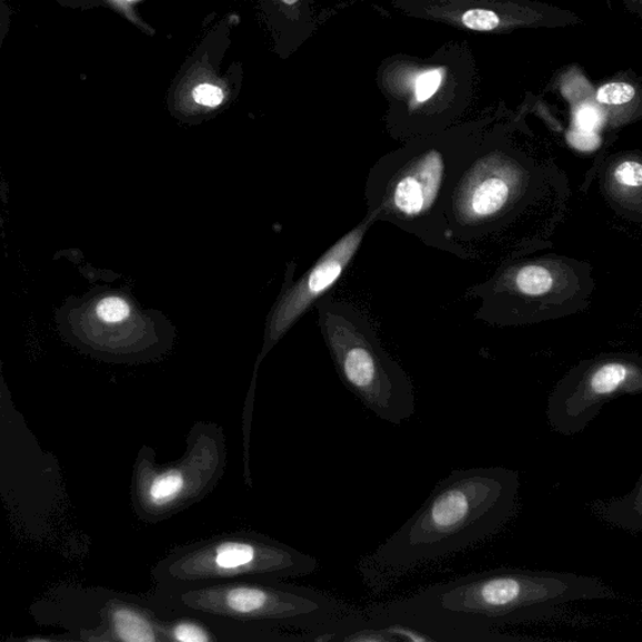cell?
<instances>
[{
    "mask_svg": "<svg viewBox=\"0 0 642 642\" xmlns=\"http://www.w3.org/2000/svg\"><path fill=\"white\" fill-rule=\"evenodd\" d=\"M376 220L369 215L349 233L341 236L325 253L311 265L303 275L294 280V265H289L285 283L273 307H271L264 327L263 346L255 361L253 378L245 398L241 430H243V461L249 464L251 431H253L254 409L256 398V380L263 360L269 356L289 331L299 323L309 311L328 296L339 280L343 278L351 261L358 254L370 226Z\"/></svg>",
    "mask_w": 642,
    "mask_h": 642,
    "instance_id": "9c48e42d",
    "label": "cell"
},
{
    "mask_svg": "<svg viewBox=\"0 0 642 642\" xmlns=\"http://www.w3.org/2000/svg\"><path fill=\"white\" fill-rule=\"evenodd\" d=\"M168 619L147 596L117 600L108 611L110 635L124 642H168Z\"/></svg>",
    "mask_w": 642,
    "mask_h": 642,
    "instance_id": "8fae6325",
    "label": "cell"
},
{
    "mask_svg": "<svg viewBox=\"0 0 642 642\" xmlns=\"http://www.w3.org/2000/svg\"><path fill=\"white\" fill-rule=\"evenodd\" d=\"M147 597L167 616L214 619L284 632L298 641H310L356 610L328 592L270 578L156 585Z\"/></svg>",
    "mask_w": 642,
    "mask_h": 642,
    "instance_id": "3957f363",
    "label": "cell"
},
{
    "mask_svg": "<svg viewBox=\"0 0 642 642\" xmlns=\"http://www.w3.org/2000/svg\"><path fill=\"white\" fill-rule=\"evenodd\" d=\"M281 2H283L288 6H294L299 2V0H281Z\"/></svg>",
    "mask_w": 642,
    "mask_h": 642,
    "instance_id": "7402d4cb",
    "label": "cell"
},
{
    "mask_svg": "<svg viewBox=\"0 0 642 642\" xmlns=\"http://www.w3.org/2000/svg\"><path fill=\"white\" fill-rule=\"evenodd\" d=\"M602 124H604V117L595 107L582 106L575 115L576 129L597 133Z\"/></svg>",
    "mask_w": 642,
    "mask_h": 642,
    "instance_id": "ffe728a7",
    "label": "cell"
},
{
    "mask_svg": "<svg viewBox=\"0 0 642 642\" xmlns=\"http://www.w3.org/2000/svg\"><path fill=\"white\" fill-rule=\"evenodd\" d=\"M616 599L596 577L547 570L497 568L430 585L380 604L388 616L427 641L512 640L492 630L554 615L578 601Z\"/></svg>",
    "mask_w": 642,
    "mask_h": 642,
    "instance_id": "6da1fadb",
    "label": "cell"
},
{
    "mask_svg": "<svg viewBox=\"0 0 642 642\" xmlns=\"http://www.w3.org/2000/svg\"><path fill=\"white\" fill-rule=\"evenodd\" d=\"M636 95L634 87L622 84H609L602 86L597 93V100L602 105L620 106L629 104Z\"/></svg>",
    "mask_w": 642,
    "mask_h": 642,
    "instance_id": "2e32d148",
    "label": "cell"
},
{
    "mask_svg": "<svg viewBox=\"0 0 642 642\" xmlns=\"http://www.w3.org/2000/svg\"><path fill=\"white\" fill-rule=\"evenodd\" d=\"M544 168L532 160L502 157L459 160L441 205V237L458 236L467 245L505 236V231L519 226L522 216H531L532 205L541 206L542 189L552 186L554 176Z\"/></svg>",
    "mask_w": 642,
    "mask_h": 642,
    "instance_id": "277c9868",
    "label": "cell"
},
{
    "mask_svg": "<svg viewBox=\"0 0 642 642\" xmlns=\"http://www.w3.org/2000/svg\"><path fill=\"white\" fill-rule=\"evenodd\" d=\"M642 393L641 361L631 356H605L584 361L552 390L548 425L565 437L582 434L610 401Z\"/></svg>",
    "mask_w": 642,
    "mask_h": 642,
    "instance_id": "30bf717a",
    "label": "cell"
},
{
    "mask_svg": "<svg viewBox=\"0 0 642 642\" xmlns=\"http://www.w3.org/2000/svg\"><path fill=\"white\" fill-rule=\"evenodd\" d=\"M96 313L105 324H114L134 317L138 310L126 296L109 295L100 299Z\"/></svg>",
    "mask_w": 642,
    "mask_h": 642,
    "instance_id": "5bb4252c",
    "label": "cell"
},
{
    "mask_svg": "<svg viewBox=\"0 0 642 642\" xmlns=\"http://www.w3.org/2000/svg\"><path fill=\"white\" fill-rule=\"evenodd\" d=\"M193 98L196 105L205 108H217L224 104V90L217 86L203 84L193 90Z\"/></svg>",
    "mask_w": 642,
    "mask_h": 642,
    "instance_id": "d6986e66",
    "label": "cell"
},
{
    "mask_svg": "<svg viewBox=\"0 0 642 642\" xmlns=\"http://www.w3.org/2000/svg\"><path fill=\"white\" fill-rule=\"evenodd\" d=\"M568 143L572 147L580 150H595L601 145V138L597 133H586V130L574 129L568 134Z\"/></svg>",
    "mask_w": 642,
    "mask_h": 642,
    "instance_id": "44dd1931",
    "label": "cell"
},
{
    "mask_svg": "<svg viewBox=\"0 0 642 642\" xmlns=\"http://www.w3.org/2000/svg\"><path fill=\"white\" fill-rule=\"evenodd\" d=\"M317 307L321 338L344 386L381 420L406 424L416 414L414 381L381 347L367 317L331 298Z\"/></svg>",
    "mask_w": 642,
    "mask_h": 642,
    "instance_id": "5b68a950",
    "label": "cell"
},
{
    "mask_svg": "<svg viewBox=\"0 0 642 642\" xmlns=\"http://www.w3.org/2000/svg\"><path fill=\"white\" fill-rule=\"evenodd\" d=\"M458 163L436 148L410 158H381L367 179V215L420 236L427 228L440 227L444 236L441 205Z\"/></svg>",
    "mask_w": 642,
    "mask_h": 642,
    "instance_id": "ba28073f",
    "label": "cell"
},
{
    "mask_svg": "<svg viewBox=\"0 0 642 642\" xmlns=\"http://www.w3.org/2000/svg\"><path fill=\"white\" fill-rule=\"evenodd\" d=\"M615 184L620 188L628 191H639L642 186V166L640 160L626 159L622 160L614 169Z\"/></svg>",
    "mask_w": 642,
    "mask_h": 642,
    "instance_id": "9a60e30c",
    "label": "cell"
},
{
    "mask_svg": "<svg viewBox=\"0 0 642 642\" xmlns=\"http://www.w3.org/2000/svg\"><path fill=\"white\" fill-rule=\"evenodd\" d=\"M225 429L216 421L198 420L189 428L184 455L159 464L155 449L145 446L136 460L135 509L147 524H160L213 494L227 467Z\"/></svg>",
    "mask_w": 642,
    "mask_h": 642,
    "instance_id": "52a82bcc",
    "label": "cell"
},
{
    "mask_svg": "<svg viewBox=\"0 0 642 642\" xmlns=\"http://www.w3.org/2000/svg\"><path fill=\"white\" fill-rule=\"evenodd\" d=\"M641 478H639L634 490H631L629 495L604 502L597 508L601 512V516L610 524L635 532V534L642 528Z\"/></svg>",
    "mask_w": 642,
    "mask_h": 642,
    "instance_id": "4fadbf2b",
    "label": "cell"
},
{
    "mask_svg": "<svg viewBox=\"0 0 642 642\" xmlns=\"http://www.w3.org/2000/svg\"><path fill=\"white\" fill-rule=\"evenodd\" d=\"M320 562L255 531H236L178 546L153 570L156 585L245 578L289 580L315 574Z\"/></svg>",
    "mask_w": 642,
    "mask_h": 642,
    "instance_id": "8992f818",
    "label": "cell"
},
{
    "mask_svg": "<svg viewBox=\"0 0 642 642\" xmlns=\"http://www.w3.org/2000/svg\"><path fill=\"white\" fill-rule=\"evenodd\" d=\"M441 79H444L441 69L428 70V72L419 76L416 84L418 103H426L431 96H435L441 84Z\"/></svg>",
    "mask_w": 642,
    "mask_h": 642,
    "instance_id": "ac0fdd59",
    "label": "cell"
},
{
    "mask_svg": "<svg viewBox=\"0 0 642 642\" xmlns=\"http://www.w3.org/2000/svg\"><path fill=\"white\" fill-rule=\"evenodd\" d=\"M557 275V271L549 265L529 263L515 271L514 288L517 294L526 299H549L560 288Z\"/></svg>",
    "mask_w": 642,
    "mask_h": 642,
    "instance_id": "7c38bea8",
    "label": "cell"
},
{
    "mask_svg": "<svg viewBox=\"0 0 642 642\" xmlns=\"http://www.w3.org/2000/svg\"><path fill=\"white\" fill-rule=\"evenodd\" d=\"M519 486L518 471L504 467L451 471L403 526L360 561L366 584L385 590L411 570L495 535L515 515Z\"/></svg>",
    "mask_w": 642,
    "mask_h": 642,
    "instance_id": "7a4b0ae2",
    "label": "cell"
},
{
    "mask_svg": "<svg viewBox=\"0 0 642 642\" xmlns=\"http://www.w3.org/2000/svg\"><path fill=\"white\" fill-rule=\"evenodd\" d=\"M461 22L474 30H480V32H488V30H494L499 25V18L495 12L487 9H469L461 17Z\"/></svg>",
    "mask_w": 642,
    "mask_h": 642,
    "instance_id": "e0dca14e",
    "label": "cell"
}]
</instances>
